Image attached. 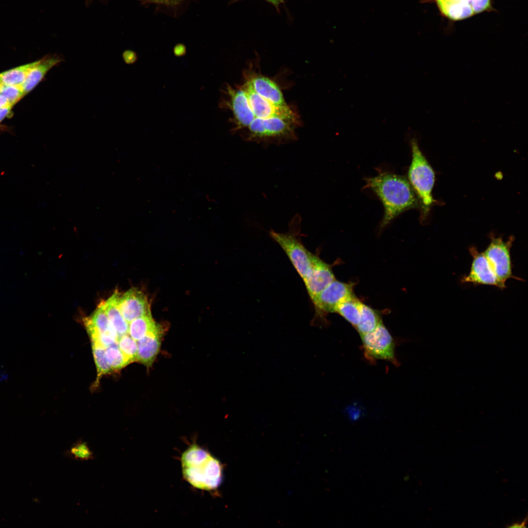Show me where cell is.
<instances>
[{
  "label": "cell",
  "instance_id": "6da1fadb",
  "mask_svg": "<svg viewBox=\"0 0 528 528\" xmlns=\"http://www.w3.org/2000/svg\"><path fill=\"white\" fill-rule=\"evenodd\" d=\"M369 188L381 201L384 214L380 228H384L403 212L419 207L418 199L408 179L392 172L378 171L374 176L365 178Z\"/></svg>",
  "mask_w": 528,
  "mask_h": 528
},
{
  "label": "cell",
  "instance_id": "7a4b0ae2",
  "mask_svg": "<svg viewBox=\"0 0 528 528\" xmlns=\"http://www.w3.org/2000/svg\"><path fill=\"white\" fill-rule=\"evenodd\" d=\"M185 480L194 487L210 491L217 488L222 479L220 461L197 444L190 445L181 457Z\"/></svg>",
  "mask_w": 528,
  "mask_h": 528
},
{
  "label": "cell",
  "instance_id": "3957f363",
  "mask_svg": "<svg viewBox=\"0 0 528 528\" xmlns=\"http://www.w3.org/2000/svg\"><path fill=\"white\" fill-rule=\"evenodd\" d=\"M410 145L412 160L408 170L407 179L418 199L423 220L435 201L432 193L435 174L420 150L416 138L410 140Z\"/></svg>",
  "mask_w": 528,
  "mask_h": 528
},
{
  "label": "cell",
  "instance_id": "277c9868",
  "mask_svg": "<svg viewBox=\"0 0 528 528\" xmlns=\"http://www.w3.org/2000/svg\"><path fill=\"white\" fill-rule=\"evenodd\" d=\"M301 222V217L297 214L289 222L287 232L279 233L271 230L269 235L282 248L303 279L310 271L317 255L308 251L302 243L299 237Z\"/></svg>",
  "mask_w": 528,
  "mask_h": 528
},
{
  "label": "cell",
  "instance_id": "5b68a950",
  "mask_svg": "<svg viewBox=\"0 0 528 528\" xmlns=\"http://www.w3.org/2000/svg\"><path fill=\"white\" fill-rule=\"evenodd\" d=\"M360 336L364 357L371 363L385 360L396 366L399 365L395 354L394 340L382 321L373 330Z\"/></svg>",
  "mask_w": 528,
  "mask_h": 528
},
{
  "label": "cell",
  "instance_id": "8992f818",
  "mask_svg": "<svg viewBox=\"0 0 528 528\" xmlns=\"http://www.w3.org/2000/svg\"><path fill=\"white\" fill-rule=\"evenodd\" d=\"M513 240L512 237L505 242L501 238L492 236L490 242L483 252L503 289L509 279L523 281L512 272L510 249Z\"/></svg>",
  "mask_w": 528,
  "mask_h": 528
},
{
  "label": "cell",
  "instance_id": "52a82bcc",
  "mask_svg": "<svg viewBox=\"0 0 528 528\" xmlns=\"http://www.w3.org/2000/svg\"><path fill=\"white\" fill-rule=\"evenodd\" d=\"M353 295L352 284L334 280L311 300L315 310L314 319L325 320L328 314L334 312L338 304Z\"/></svg>",
  "mask_w": 528,
  "mask_h": 528
},
{
  "label": "cell",
  "instance_id": "ba28073f",
  "mask_svg": "<svg viewBox=\"0 0 528 528\" xmlns=\"http://www.w3.org/2000/svg\"><path fill=\"white\" fill-rule=\"evenodd\" d=\"M241 88L247 97L254 119H265L272 117L297 118L296 114L288 105L277 106L261 96L254 90L248 79Z\"/></svg>",
  "mask_w": 528,
  "mask_h": 528
},
{
  "label": "cell",
  "instance_id": "9c48e42d",
  "mask_svg": "<svg viewBox=\"0 0 528 528\" xmlns=\"http://www.w3.org/2000/svg\"><path fill=\"white\" fill-rule=\"evenodd\" d=\"M472 261L468 274L462 277V283L495 286L503 289L484 252L474 247L469 248Z\"/></svg>",
  "mask_w": 528,
  "mask_h": 528
},
{
  "label": "cell",
  "instance_id": "30bf717a",
  "mask_svg": "<svg viewBox=\"0 0 528 528\" xmlns=\"http://www.w3.org/2000/svg\"><path fill=\"white\" fill-rule=\"evenodd\" d=\"M441 12L452 20H460L482 12L490 6V0H435Z\"/></svg>",
  "mask_w": 528,
  "mask_h": 528
},
{
  "label": "cell",
  "instance_id": "8fae6325",
  "mask_svg": "<svg viewBox=\"0 0 528 528\" xmlns=\"http://www.w3.org/2000/svg\"><path fill=\"white\" fill-rule=\"evenodd\" d=\"M117 306L124 319L129 323L151 312L147 297L141 290L132 288L117 296Z\"/></svg>",
  "mask_w": 528,
  "mask_h": 528
},
{
  "label": "cell",
  "instance_id": "7c38bea8",
  "mask_svg": "<svg viewBox=\"0 0 528 528\" xmlns=\"http://www.w3.org/2000/svg\"><path fill=\"white\" fill-rule=\"evenodd\" d=\"M335 279L331 265L317 255L310 271L303 280L308 296L312 300Z\"/></svg>",
  "mask_w": 528,
  "mask_h": 528
},
{
  "label": "cell",
  "instance_id": "4fadbf2b",
  "mask_svg": "<svg viewBox=\"0 0 528 528\" xmlns=\"http://www.w3.org/2000/svg\"><path fill=\"white\" fill-rule=\"evenodd\" d=\"M163 330L159 324L155 330L137 341L136 361L147 368L152 367L159 353L164 332Z\"/></svg>",
  "mask_w": 528,
  "mask_h": 528
},
{
  "label": "cell",
  "instance_id": "5bb4252c",
  "mask_svg": "<svg viewBox=\"0 0 528 528\" xmlns=\"http://www.w3.org/2000/svg\"><path fill=\"white\" fill-rule=\"evenodd\" d=\"M230 96L229 107L239 129L246 128L254 119L247 97L242 88L228 89Z\"/></svg>",
  "mask_w": 528,
  "mask_h": 528
},
{
  "label": "cell",
  "instance_id": "9a60e30c",
  "mask_svg": "<svg viewBox=\"0 0 528 528\" xmlns=\"http://www.w3.org/2000/svg\"><path fill=\"white\" fill-rule=\"evenodd\" d=\"M248 80L254 90L261 96L277 106H287L280 89L271 80L257 75Z\"/></svg>",
  "mask_w": 528,
  "mask_h": 528
},
{
  "label": "cell",
  "instance_id": "2e32d148",
  "mask_svg": "<svg viewBox=\"0 0 528 528\" xmlns=\"http://www.w3.org/2000/svg\"><path fill=\"white\" fill-rule=\"evenodd\" d=\"M62 61V58L56 55L47 56L38 60L22 85L24 95L31 91L52 67Z\"/></svg>",
  "mask_w": 528,
  "mask_h": 528
},
{
  "label": "cell",
  "instance_id": "e0dca14e",
  "mask_svg": "<svg viewBox=\"0 0 528 528\" xmlns=\"http://www.w3.org/2000/svg\"><path fill=\"white\" fill-rule=\"evenodd\" d=\"M118 292L115 291L108 300L102 301L104 310L119 337L128 334L129 323L123 317L117 306Z\"/></svg>",
  "mask_w": 528,
  "mask_h": 528
},
{
  "label": "cell",
  "instance_id": "ac0fdd59",
  "mask_svg": "<svg viewBox=\"0 0 528 528\" xmlns=\"http://www.w3.org/2000/svg\"><path fill=\"white\" fill-rule=\"evenodd\" d=\"M361 303L354 294L338 304L334 312L340 315L355 328L360 318Z\"/></svg>",
  "mask_w": 528,
  "mask_h": 528
},
{
  "label": "cell",
  "instance_id": "d6986e66",
  "mask_svg": "<svg viewBox=\"0 0 528 528\" xmlns=\"http://www.w3.org/2000/svg\"><path fill=\"white\" fill-rule=\"evenodd\" d=\"M84 321V323L91 325L100 333L110 334L118 341L119 336L104 310L102 302L98 305L94 312L89 317L85 318Z\"/></svg>",
  "mask_w": 528,
  "mask_h": 528
},
{
  "label": "cell",
  "instance_id": "ffe728a7",
  "mask_svg": "<svg viewBox=\"0 0 528 528\" xmlns=\"http://www.w3.org/2000/svg\"><path fill=\"white\" fill-rule=\"evenodd\" d=\"M158 325L154 321L150 312L130 322L128 334L137 341L155 330Z\"/></svg>",
  "mask_w": 528,
  "mask_h": 528
},
{
  "label": "cell",
  "instance_id": "44dd1931",
  "mask_svg": "<svg viewBox=\"0 0 528 528\" xmlns=\"http://www.w3.org/2000/svg\"><path fill=\"white\" fill-rule=\"evenodd\" d=\"M382 321L380 314L377 310L361 303L360 318L355 328L360 335L373 330Z\"/></svg>",
  "mask_w": 528,
  "mask_h": 528
},
{
  "label": "cell",
  "instance_id": "7402d4cb",
  "mask_svg": "<svg viewBox=\"0 0 528 528\" xmlns=\"http://www.w3.org/2000/svg\"><path fill=\"white\" fill-rule=\"evenodd\" d=\"M37 61L26 64L0 73V80L3 85L22 86Z\"/></svg>",
  "mask_w": 528,
  "mask_h": 528
},
{
  "label": "cell",
  "instance_id": "603a6c76",
  "mask_svg": "<svg viewBox=\"0 0 528 528\" xmlns=\"http://www.w3.org/2000/svg\"><path fill=\"white\" fill-rule=\"evenodd\" d=\"M91 343L93 358L97 369V376L93 384V388H96L98 386L102 376L109 374L111 370L106 359V349L96 342H91Z\"/></svg>",
  "mask_w": 528,
  "mask_h": 528
},
{
  "label": "cell",
  "instance_id": "cb8c5ba5",
  "mask_svg": "<svg viewBox=\"0 0 528 528\" xmlns=\"http://www.w3.org/2000/svg\"><path fill=\"white\" fill-rule=\"evenodd\" d=\"M105 354L111 371L120 370L131 363L119 349L118 345L107 348Z\"/></svg>",
  "mask_w": 528,
  "mask_h": 528
},
{
  "label": "cell",
  "instance_id": "d4e9b609",
  "mask_svg": "<svg viewBox=\"0 0 528 528\" xmlns=\"http://www.w3.org/2000/svg\"><path fill=\"white\" fill-rule=\"evenodd\" d=\"M117 345L119 349L129 359L131 363L136 361L137 344L136 340L129 334H127L118 337Z\"/></svg>",
  "mask_w": 528,
  "mask_h": 528
},
{
  "label": "cell",
  "instance_id": "484cf974",
  "mask_svg": "<svg viewBox=\"0 0 528 528\" xmlns=\"http://www.w3.org/2000/svg\"><path fill=\"white\" fill-rule=\"evenodd\" d=\"M66 455L75 460L88 461L93 459L94 455L87 443L82 440L73 444L66 452Z\"/></svg>",
  "mask_w": 528,
  "mask_h": 528
},
{
  "label": "cell",
  "instance_id": "4316f807",
  "mask_svg": "<svg viewBox=\"0 0 528 528\" xmlns=\"http://www.w3.org/2000/svg\"><path fill=\"white\" fill-rule=\"evenodd\" d=\"M0 94L3 96L12 106L24 95L22 86L19 85H3L0 89Z\"/></svg>",
  "mask_w": 528,
  "mask_h": 528
},
{
  "label": "cell",
  "instance_id": "83f0119b",
  "mask_svg": "<svg viewBox=\"0 0 528 528\" xmlns=\"http://www.w3.org/2000/svg\"><path fill=\"white\" fill-rule=\"evenodd\" d=\"M154 3L166 4L168 5H176L179 4L183 0H148Z\"/></svg>",
  "mask_w": 528,
  "mask_h": 528
},
{
  "label": "cell",
  "instance_id": "f1b7e54d",
  "mask_svg": "<svg viewBox=\"0 0 528 528\" xmlns=\"http://www.w3.org/2000/svg\"><path fill=\"white\" fill-rule=\"evenodd\" d=\"M8 378V374L3 365L0 362V383L6 380Z\"/></svg>",
  "mask_w": 528,
  "mask_h": 528
},
{
  "label": "cell",
  "instance_id": "f546056e",
  "mask_svg": "<svg viewBox=\"0 0 528 528\" xmlns=\"http://www.w3.org/2000/svg\"><path fill=\"white\" fill-rule=\"evenodd\" d=\"M13 106L2 95L0 94V110L12 107Z\"/></svg>",
  "mask_w": 528,
  "mask_h": 528
},
{
  "label": "cell",
  "instance_id": "4dcf8cb0",
  "mask_svg": "<svg viewBox=\"0 0 528 528\" xmlns=\"http://www.w3.org/2000/svg\"><path fill=\"white\" fill-rule=\"evenodd\" d=\"M12 107L0 110V123L11 113Z\"/></svg>",
  "mask_w": 528,
  "mask_h": 528
},
{
  "label": "cell",
  "instance_id": "1f68e13d",
  "mask_svg": "<svg viewBox=\"0 0 528 528\" xmlns=\"http://www.w3.org/2000/svg\"><path fill=\"white\" fill-rule=\"evenodd\" d=\"M272 4L277 10L279 12V7L281 4L284 3L285 0H264Z\"/></svg>",
  "mask_w": 528,
  "mask_h": 528
},
{
  "label": "cell",
  "instance_id": "d6a6232c",
  "mask_svg": "<svg viewBox=\"0 0 528 528\" xmlns=\"http://www.w3.org/2000/svg\"><path fill=\"white\" fill-rule=\"evenodd\" d=\"M527 520V519L526 518V520L525 521H524L522 523H521V524H518V523L513 524L511 526H509V527H510V528L525 527V525H526L527 524L526 523Z\"/></svg>",
  "mask_w": 528,
  "mask_h": 528
},
{
  "label": "cell",
  "instance_id": "836d02e7",
  "mask_svg": "<svg viewBox=\"0 0 528 528\" xmlns=\"http://www.w3.org/2000/svg\"><path fill=\"white\" fill-rule=\"evenodd\" d=\"M2 85H3V84H2L0 80V88H1Z\"/></svg>",
  "mask_w": 528,
  "mask_h": 528
}]
</instances>
